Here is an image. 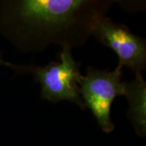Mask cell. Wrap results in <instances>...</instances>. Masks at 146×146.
I'll use <instances>...</instances> for the list:
<instances>
[{
	"label": "cell",
	"instance_id": "1",
	"mask_svg": "<svg viewBox=\"0 0 146 146\" xmlns=\"http://www.w3.org/2000/svg\"><path fill=\"white\" fill-rule=\"evenodd\" d=\"M113 2L86 0L0 1V29L25 52L49 44L78 46Z\"/></svg>",
	"mask_w": 146,
	"mask_h": 146
},
{
	"label": "cell",
	"instance_id": "2",
	"mask_svg": "<svg viewBox=\"0 0 146 146\" xmlns=\"http://www.w3.org/2000/svg\"><path fill=\"white\" fill-rule=\"evenodd\" d=\"M71 50V46H63L60 62H52L46 67H24L22 72L32 73L41 84L42 99L52 102L68 101L84 109L78 86L80 63L75 61Z\"/></svg>",
	"mask_w": 146,
	"mask_h": 146
},
{
	"label": "cell",
	"instance_id": "3",
	"mask_svg": "<svg viewBox=\"0 0 146 146\" xmlns=\"http://www.w3.org/2000/svg\"><path fill=\"white\" fill-rule=\"evenodd\" d=\"M122 68L118 66L114 71L98 70L89 67L86 76L78 80L80 94L85 107L93 112L100 127L106 133L115 128L111 121V106L116 97L124 95L125 82H121Z\"/></svg>",
	"mask_w": 146,
	"mask_h": 146
},
{
	"label": "cell",
	"instance_id": "4",
	"mask_svg": "<svg viewBox=\"0 0 146 146\" xmlns=\"http://www.w3.org/2000/svg\"><path fill=\"white\" fill-rule=\"evenodd\" d=\"M91 35L116 53L118 66H125L135 73L145 69V41L131 33L127 26L103 17L95 25Z\"/></svg>",
	"mask_w": 146,
	"mask_h": 146
},
{
	"label": "cell",
	"instance_id": "5",
	"mask_svg": "<svg viewBox=\"0 0 146 146\" xmlns=\"http://www.w3.org/2000/svg\"><path fill=\"white\" fill-rule=\"evenodd\" d=\"M124 96L129 103L127 116L137 135L145 136L146 132V83L141 72L136 73L135 79L125 82Z\"/></svg>",
	"mask_w": 146,
	"mask_h": 146
},
{
	"label": "cell",
	"instance_id": "6",
	"mask_svg": "<svg viewBox=\"0 0 146 146\" xmlns=\"http://www.w3.org/2000/svg\"><path fill=\"white\" fill-rule=\"evenodd\" d=\"M0 65H5V66H8V67H10V68H12L13 69H16L17 71H19V72H22V70H23V67H18V66H16V65H14V64H11L10 63H7V62H5V61H3V59H2V53H0Z\"/></svg>",
	"mask_w": 146,
	"mask_h": 146
}]
</instances>
